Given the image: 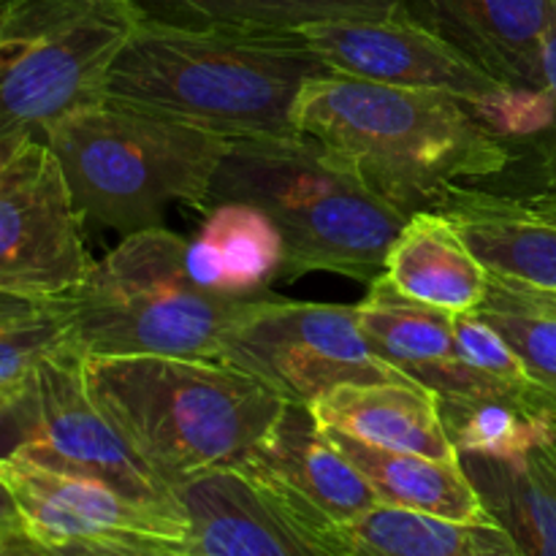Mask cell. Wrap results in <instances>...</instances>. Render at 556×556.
<instances>
[{
    "mask_svg": "<svg viewBox=\"0 0 556 556\" xmlns=\"http://www.w3.org/2000/svg\"><path fill=\"white\" fill-rule=\"evenodd\" d=\"M291 119L407 217L440 210L514 161L508 141L443 90L324 74L304 85Z\"/></svg>",
    "mask_w": 556,
    "mask_h": 556,
    "instance_id": "cell-1",
    "label": "cell"
},
{
    "mask_svg": "<svg viewBox=\"0 0 556 556\" xmlns=\"http://www.w3.org/2000/svg\"><path fill=\"white\" fill-rule=\"evenodd\" d=\"M331 74L299 30L190 27L144 16L109 74L106 98L226 139L296 130L291 112Z\"/></svg>",
    "mask_w": 556,
    "mask_h": 556,
    "instance_id": "cell-2",
    "label": "cell"
},
{
    "mask_svg": "<svg viewBox=\"0 0 556 556\" xmlns=\"http://www.w3.org/2000/svg\"><path fill=\"white\" fill-rule=\"evenodd\" d=\"M87 389L168 492L242 470L288 405L220 358L87 356Z\"/></svg>",
    "mask_w": 556,
    "mask_h": 556,
    "instance_id": "cell-3",
    "label": "cell"
},
{
    "mask_svg": "<svg viewBox=\"0 0 556 556\" xmlns=\"http://www.w3.org/2000/svg\"><path fill=\"white\" fill-rule=\"evenodd\" d=\"M248 201L275 220L286 242L282 280L309 271L372 286L407 215L337 152L302 130L228 139L201 210Z\"/></svg>",
    "mask_w": 556,
    "mask_h": 556,
    "instance_id": "cell-4",
    "label": "cell"
},
{
    "mask_svg": "<svg viewBox=\"0 0 556 556\" xmlns=\"http://www.w3.org/2000/svg\"><path fill=\"white\" fill-rule=\"evenodd\" d=\"M43 141L81 217L123 237L163 226L174 201L201 210L228 150L226 136L114 98L65 114Z\"/></svg>",
    "mask_w": 556,
    "mask_h": 556,
    "instance_id": "cell-5",
    "label": "cell"
},
{
    "mask_svg": "<svg viewBox=\"0 0 556 556\" xmlns=\"http://www.w3.org/2000/svg\"><path fill=\"white\" fill-rule=\"evenodd\" d=\"M188 242L168 228L123 237L71 293L74 337L87 356L220 358L228 334L269 293L226 296L195 286Z\"/></svg>",
    "mask_w": 556,
    "mask_h": 556,
    "instance_id": "cell-6",
    "label": "cell"
},
{
    "mask_svg": "<svg viewBox=\"0 0 556 556\" xmlns=\"http://www.w3.org/2000/svg\"><path fill=\"white\" fill-rule=\"evenodd\" d=\"M136 0H0V141L106 98L109 74L144 22Z\"/></svg>",
    "mask_w": 556,
    "mask_h": 556,
    "instance_id": "cell-7",
    "label": "cell"
},
{
    "mask_svg": "<svg viewBox=\"0 0 556 556\" xmlns=\"http://www.w3.org/2000/svg\"><path fill=\"white\" fill-rule=\"evenodd\" d=\"M0 413L16 440L9 451L52 470L106 483L139 503H179L96 405L81 345L49 356L20 400Z\"/></svg>",
    "mask_w": 556,
    "mask_h": 556,
    "instance_id": "cell-8",
    "label": "cell"
},
{
    "mask_svg": "<svg viewBox=\"0 0 556 556\" xmlns=\"http://www.w3.org/2000/svg\"><path fill=\"white\" fill-rule=\"evenodd\" d=\"M220 362L296 405H313L348 383L405 378L372 351L356 307L291 302L275 293L228 334Z\"/></svg>",
    "mask_w": 556,
    "mask_h": 556,
    "instance_id": "cell-9",
    "label": "cell"
},
{
    "mask_svg": "<svg viewBox=\"0 0 556 556\" xmlns=\"http://www.w3.org/2000/svg\"><path fill=\"white\" fill-rule=\"evenodd\" d=\"M74 190L38 136L0 141V293L65 296L92 264Z\"/></svg>",
    "mask_w": 556,
    "mask_h": 556,
    "instance_id": "cell-10",
    "label": "cell"
},
{
    "mask_svg": "<svg viewBox=\"0 0 556 556\" xmlns=\"http://www.w3.org/2000/svg\"><path fill=\"white\" fill-rule=\"evenodd\" d=\"M299 33L307 38L331 74L396 87L443 90L462 98L472 114L510 90L472 63L432 25L413 20L405 5L386 16L315 22Z\"/></svg>",
    "mask_w": 556,
    "mask_h": 556,
    "instance_id": "cell-11",
    "label": "cell"
},
{
    "mask_svg": "<svg viewBox=\"0 0 556 556\" xmlns=\"http://www.w3.org/2000/svg\"><path fill=\"white\" fill-rule=\"evenodd\" d=\"M0 483L3 514L41 543L190 541V521L179 503H139L106 483L52 470L16 451L5 454Z\"/></svg>",
    "mask_w": 556,
    "mask_h": 556,
    "instance_id": "cell-12",
    "label": "cell"
},
{
    "mask_svg": "<svg viewBox=\"0 0 556 556\" xmlns=\"http://www.w3.org/2000/svg\"><path fill=\"white\" fill-rule=\"evenodd\" d=\"M253 483L293 527L342 556H527L497 521L462 525L378 505L348 525H337L277 489Z\"/></svg>",
    "mask_w": 556,
    "mask_h": 556,
    "instance_id": "cell-13",
    "label": "cell"
},
{
    "mask_svg": "<svg viewBox=\"0 0 556 556\" xmlns=\"http://www.w3.org/2000/svg\"><path fill=\"white\" fill-rule=\"evenodd\" d=\"M242 476L309 505L337 525L358 519L380 505L362 472L334 445L309 405L288 402Z\"/></svg>",
    "mask_w": 556,
    "mask_h": 556,
    "instance_id": "cell-14",
    "label": "cell"
},
{
    "mask_svg": "<svg viewBox=\"0 0 556 556\" xmlns=\"http://www.w3.org/2000/svg\"><path fill=\"white\" fill-rule=\"evenodd\" d=\"M356 309L358 326L372 351L396 372L434 391L438 400L519 391L483 378L465 362L456 340L454 315L405 296L386 275L369 286L367 296L356 304Z\"/></svg>",
    "mask_w": 556,
    "mask_h": 556,
    "instance_id": "cell-15",
    "label": "cell"
},
{
    "mask_svg": "<svg viewBox=\"0 0 556 556\" xmlns=\"http://www.w3.org/2000/svg\"><path fill=\"white\" fill-rule=\"evenodd\" d=\"M199 556H342L293 527L248 476L220 470L174 489Z\"/></svg>",
    "mask_w": 556,
    "mask_h": 556,
    "instance_id": "cell-16",
    "label": "cell"
},
{
    "mask_svg": "<svg viewBox=\"0 0 556 556\" xmlns=\"http://www.w3.org/2000/svg\"><path fill=\"white\" fill-rule=\"evenodd\" d=\"M429 25L486 74L543 90V36L556 0H421Z\"/></svg>",
    "mask_w": 556,
    "mask_h": 556,
    "instance_id": "cell-17",
    "label": "cell"
},
{
    "mask_svg": "<svg viewBox=\"0 0 556 556\" xmlns=\"http://www.w3.org/2000/svg\"><path fill=\"white\" fill-rule=\"evenodd\" d=\"M440 212L494 277L556 293V217L538 199L462 188Z\"/></svg>",
    "mask_w": 556,
    "mask_h": 556,
    "instance_id": "cell-18",
    "label": "cell"
},
{
    "mask_svg": "<svg viewBox=\"0 0 556 556\" xmlns=\"http://www.w3.org/2000/svg\"><path fill=\"white\" fill-rule=\"evenodd\" d=\"M309 407L320 427L345 432L375 448L462 459L445 432L438 394L410 378L340 386Z\"/></svg>",
    "mask_w": 556,
    "mask_h": 556,
    "instance_id": "cell-19",
    "label": "cell"
},
{
    "mask_svg": "<svg viewBox=\"0 0 556 556\" xmlns=\"http://www.w3.org/2000/svg\"><path fill=\"white\" fill-rule=\"evenodd\" d=\"M386 277L405 296L451 315L481 309L492 288V271L440 210L407 217L386 258Z\"/></svg>",
    "mask_w": 556,
    "mask_h": 556,
    "instance_id": "cell-20",
    "label": "cell"
},
{
    "mask_svg": "<svg viewBox=\"0 0 556 556\" xmlns=\"http://www.w3.org/2000/svg\"><path fill=\"white\" fill-rule=\"evenodd\" d=\"M326 429V427H324ZM337 448L362 472L380 505L438 516L462 525H492L486 503L467 476L462 459H429L421 454L375 448L337 429H326Z\"/></svg>",
    "mask_w": 556,
    "mask_h": 556,
    "instance_id": "cell-21",
    "label": "cell"
},
{
    "mask_svg": "<svg viewBox=\"0 0 556 556\" xmlns=\"http://www.w3.org/2000/svg\"><path fill=\"white\" fill-rule=\"evenodd\" d=\"M489 514L527 556H556V438L516 459L462 456Z\"/></svg>",
    "mask_w": 556,
    "mask_h": 556,
    "instance_id": "cell-22",
    "label": "cell"
},
{
    "mask_svg": "<svg viewBox=\"0 0 556 556\" xmlns=\"http://www.w3.org/2000/svg\"><path fill=\"white\" fill-rule=\"evenodd\" d=\"M445 432L459 456L516 459L556 438V416L527 391H489L440 400Z\"/></svg>",
    "mask_w": 556,
    "mask_h": 556,
    "instance_id": "cell-23",
    "label": "cell"
},
{
    "mask_svg": "<svg viewBox=\"0 0 556 556\" xmlns=\"http://www.w3.org/2000/svg\"><path fill=\"white\" fill-rule=\"evenodd\" d=\"M147 16L190 27L302 30L315 22L386 16L402 0H136Z\"/></svg>",
    "mask_w": 556,
    "mask_h": 556,
    "instance_id": "cell-24",
    "label": "cell"
},
{
    "mask_svg": "<svg viewBox=\"0 0 556 556\" xmlns=\"http://www.w3.org/2000/svg\"><path fill=\"white\" fill-rule=\"evenodd\" d=\"M68 345H79L68 299L0 293V410L14 405L36 369Z\"/></svg>",
    "mask_w": 556,
    "mask_h": 556,
    "instance_id": "cell-25",
    "label": "cell"
},
{
    "mask_svg": "<svg viewBox=\"0 0 556 556\" xmlns=\"http://www.w3.org/2000/svg\"><path fill=\"white\" fill-rule=\"evenodd\" d=\"M199 237L220 255L233 296H261L269 293L271 280H282L286 242L275 220L258 206L248 201L210 206Z\"/></svg>",
    "mask_w": 556,
    "mask_h": 556,
    "instance_id": "cell-26",
    "label": "cell"
},
{
    "mask_svg": "<svg viewBox=\"0 0 556 556\" xmlns=\"http://www.w3.org/2000/svg\"><path fill=\"white\" fill-rule=\"evenodd\" d=\"M478 315L486 318L510 342L516 356L525 364L535 394L556 416V315L521 307L492 293Z\"/></svg>",
    "mask_w": 556,
    "mask_h": 556,
    "instance_id": "cell-27",
    "label": "cell"
},
{
    "mask_svg": "<svg viewBox=\"0 0 556 556\" xmlns=\"http://www.w3.org/2000/svg\"><path fill=\"white\" fill-rule=\"evenodd\" d=\"M454 326H456V340H459L462 356H465V362L470 364L476 372H481L483 378L494 380V383H503V386H510V389L535 394V389H532L530 378H527L525 372V364H521V358L516 356L510 342L505 340V337L500 334L486 318H481L478 309L476 313L454 315ZM538 400H541V396H538Z\"/></svg>",
    "mask_w": 556,
    "mask_h": 556,
    "instance_id": "cell-28",
    "label": "cell"
},
{
    "mask_svg": "<svg viewBox=\"0 0 556 556\" xmlns=\"http://www.w3.org/2000/svg\"><path fill=\"white\" fill-rule=\"evenodd\" d=\"M541 71H543V92L552 101V128L548 134L538 141V152H541L543 172H546L548 182L556 179V3L552 9V20H548L546 36H543V58H541Z\"/></svg>",
    "mask_w": 556,
    "mask_h": 556,
    "instance_id": "cell-29",
    "label": "cell"
},
{
    "mask_svg": "<svg viewBox=\"0 0 556 556\" xmlns=\"http://www.w3.org/2000/svg\"><path fill=\"white\" fill-rule=\"evenodd\" d=\"M492 296L508 299V302L521 304V307L538 309V313L556 315V293L554 291H541V288L525 286V282H510L503 277L492 275V288H489Z\"/></svg>",
    "mask_w": 556,
    "mask_h": 556,
    "instance_id": "cell-30",
    "label": "cell"
},
{
    "mask_svg": "<svg viewBox=\"0 0 556 556\" xmlns=\"http://www.w3.org/2000/svg\"><path fill=\"white\" fill-rule=\"evenodd\" d=\"M52 556H147L141 541H68V543H43Z\"/></svg>",
    "mask_w": 556,
    "mask_h": 556,
    "instance_id": "cell-31",
    "label": "cell"
},
{
    "mask_svg": "<svg viewBox=\"0 0 556 556\" xmlns=\"http://www.w3.org/2000/svg\"><path fill=\"white\" fill-rule=\"evenodd\" d=\"M0 556H52L49 548L33 535H27L11 516L0 519Z\"/></svg>",
    "mask_w": 556,
    "mask_h": 556,
    "instance_id": "cell-32",
    "label": "cell"
},
{
    "mask_svg": "<svg viewBox=\"0 0 556 556\" xmlns=\"http://www.w3.org/2000/svg\"><path fill=\"white\" fill-rule=\"evenodd\" d=\"M147 556H199L190 543H166V541H141Z\"/></svg>",
    "mask_w": 556,
    "mask_h": 556,
    "instance_id": "cell-33",
    "label": "cell"
},
{
    "mask_svg": "<svg viewBox=\"0 0 556 556\" xmlns=\"http://www.w3.org/2000/svg\"><path fill=\"white\" fill-rule=\"evenodd\" d=\"M538 199V204L543 206V210L546 212H552V215L556 217V179L552 182V190H548V193H543V195H535Z\"/></svg>",
    "mask_w": 556,
    "mask_h": 556,
    "instance_id": "cell-34",
    "label": "cell"
}]
</instances>
